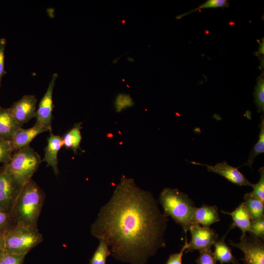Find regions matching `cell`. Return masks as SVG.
<instances>
[{
  "mask_svg": "<svg viewBox=\"0 0 264 264\" xmlns=\"http://www.w3.org/2000/svg\"><path fill=\"white\" fill-rule=\"evenodd\" d=\"M168 217L150 192L123 176L110 199L101 208L90 232L108 244L115 259L146 264L166 246Z\"/></svg>",
  "mask_w": 264,
  "mask_h": 264,
  "instance_id": "1",
  "label": "cell"
},
{
  "mask_svg": "<svg viewBox=\"0 0 264 264\" xmlns=\"http://www.w3.org/2000/svg\"><path fill=\"white\" fill-rule=\"evenodd\" d=\"M45 195L31 178L22 186L11 214L16 225L37 227Z\"/></svg>",
  "mask_w": 264,
  "mask_h": 264,
  "instance_id": "2",
  "label": "cell"
},
{
  "mask_svg": "<svg viewBox=\"0 0 264 264\" xmlns=\"http://www.w3.org/2000/svg\"><path fill=\"white\" fill-rule=\"evenodd\" d=\"M159 201L164 213L180 225L186 235L187 231L193 224L192 216L195 208L191 198L177 189L165 188L160 194Z\"/></svg>",
  "mask_w": 264,
  "mask_h": 264,
  "instance_id": "3",
  "label": "cell"
},
{
  "mask_svg": "<svg viewBox=\"0 0 264 264\" xmlns=\"http://www.w3.org/2000/svg\"><path fill=\"white\" fill-rule=\"evenodd\" d=\"M42 162L38 153L27 146L14 152L9 162L3 164L22 186L32 178Z\"/></svg>",
  "mask_w": 264,
  "mask_h": 264,
  "instance_id": "4",
  "label": "cell"
},
{
  "mask_svg": "<svg viewBox=\"0 0 264 264\" xmlns=\"http://www.w3.org/2000/svg\"><path fill=\"white\" fill-rule=\"evenodd\" d=\"M6 252L26 255L43 240L37 227L17 225L4 236Z\"/></svg>",
  "mask_w": 264,
  "mask_h": 264,
  "instance_id": "5",
  "label": "cell"
},
{
  "mask_svg": "<svg viewBox=\"0 0 264 264\" xmlns=\"http://www.w3.org/2000/svg\"><path fill=\"white\" fill-rule=\"evenodd\" d=\"M22 187L4 165L0 168V211L11 213Z\"/></svg>",
  "mask_w": 264,
  "mask_h": 264,
  "instance_id": "6",
  "label": "cell"
},
{
  "mask_svg": "<svg viewBox=\"0 0 264 264\" xmlns=\"http://www.w3.org/2000/svg\"><path fill=\"white\" fill-rule=\"evenodd\" d=\"M229 244L242 251L244 264H264V244L262 239L245 235L241 237L240 242L230 241Z\"/></svg>",
  "mask_w": 264,
  "mask_h": 264,
  "instance_id": "7",
  "label": "cell"
},
{
  "mask_svg": "<svg viewBox=\"0 0 264 264\" xmlns=\"http://www.w3.org/2000/svg\"><path fill=\"white\" fill-rule=\"evenodd\" d=\"M188 230L190 232L191 239L188 242L186 253L194 250L201 251L211 248L218 239V235L216 231L210 227L193 224Z\"/></svg>",
  "mask_w": 264,
  "mask_h": 264,
  "instance_id": "8",
  "label": "cell"
},
{
  "mask_svg": "<svg viewBox=\"0 0 264 264\" xmlns=\"http://www.w3.org/2000/svg\"><path fill=\"white\" fill-rule=\"evenodd\" d=\"M58 77L56 73L53 74L47 90L41 100L36 110V122L48 131H52V112L54 108L53 91L55 81Z\"/></svg>",
  "mask_w": 264,
  "mask_h": 264,
  "instance_id": "9",
  "label": "cell"
},
{
  "mask_svg": "<svg viewBox=\"0 0 264 264\" xmlns=\"http://www.w3.org/2000/svg\"><path fill=\"white\" fill-rule=\"evenodd\" d=\"M37 99L34 95H25L9 108L15 119L21 125L36 117Z\"/></svg>",
  "mask_w": 264,
  "mask_h": 264,
  "instance_id": "10",
  "label": "cell"
},
{
  "mask_svg": "<svg viewBox=\"0 0 264 264\" xmlns=\"http://www.w3.org/2000/svg\"><path fill=\"white\" fill-rule=\"evenodd\" d=\"M192 164L205 166L209 172L217 173L230 181L239 186H247L253 187L254 184L250 182L245 176L236 168L230 165L226 161L210 165L194 161H189Z\"/></svg>",
  "mask_w": 264,
  "mask_h": 264,
  "instance_id": "11",
  "label": "cell"
},
{
  "mask_svg": "<svg viewBox=\"0 0 264 264\" xmlns=\"http://www.w3.org/2000/svg\"><path fill=\"white\" fill-rule=\"evenodd\" d=\"M48 130L44 127L35 124L28 129H19L14 137L10 141L12 150L15 152L19 150L29 146L32 141L39 134Z\"/></svg>",
  "mask_w": 264,
  "mask_h": 264,
  "instance_id": "12",
  "label": "cell"
},
{
  "mask_svg": "<svg viewBox=\"0 0 264 264\" xmlns=\"http://www.w3.org/2000/svg\"><path fill=\"white\" fill-rule=\"evenodd\" d=\"M50 134L47 139V144L44 149V155L43 160L45 161L47 166H50L54 173L57 176L59 174L58 166V154L64 146L62 138L58 135L54 134L52 131H49Z\"/></svg>",
  "mask_w": 264,
  "mask_h": 264,
  "instance_id": "13",
  "label": "cell"
},
{
  "mask_svg": "<svg viewBox=\"0 0 264 264\" xmlns=\"http://www.w3.org/2000/svg\"><path fill=\"white\" fill-rule=\"evenodd\" d=\"M220 221L219 210L216 206L203 204L198 208L195 207L192 216L193 224L210 227Z\"/></svg>",
  "mask_w": 264,
  "mask_h": 264,
  "instance_id": "14",
  "label": "cell"
},
{
  "mask_svg": "<svg viewBox=\"0 0 264 264\" xmlns=\"http://www.w3.org/2000/svg\"><path fill=\"white\" fill-rule=\"evenodd\" d=\"M21 125L11 113L9 108L0 107V137L11 141Z\"/></svg>",
  "mask_w": 264,
  "mask_h": 264,
  "instance_id": "15",
  "label": "cell"
},
{
  "mask_svg": "<svg viewBox=\"0 0 264 264\" xmlns=\"http://www.w3.org/2000/svg\"><path fill=\"white\" fill-rule=\"evenodd\" d=\"M221 212L232 217L233 223L231 227L240 228L242 232L241 237L246 235V233L248 232L252 219L244 202H242L231 212L223 210H221Z\"/></svg>",
  "mask_w": 264,
  "mask_h": 264,
  "instance_id": "16",
  "label": "cell"
},
{
  "mask_svg": "<svg viewBox=\"0 0 264 264\" xmlns=\"http://www.w3.org/2000/svg\"><path fill=\"white\" fill-rule=\"evenodd\" d=\"M224 239L225 236L218 239L213 244L215 248L213 254L216 261H219L220 264H240L232 254L231 249L225 243Z\"/></svg>",
  "mask_w": 264,
  "mask_h": 264,
  "instance_id": "17",
  "label": "cell"
},
{
  "mask_svg": "<svg viewBox=\"0 0 264 264\" xmlns=\"http://www.w3.org/2000/svg\"><path fill=\"white\" fill-rule=\"evenodd\" d=\"M82 123H76L74 126L66 132L63 136L62 140L64 146L67 149L72 150L76 154L80 148L82 140L81 129Z\"/></svg>",
  "mask_w": 264,
  "mask_h": 264,
  "instance_id": "18",
  "label": "cell"
},
{
  "mask_svg": "<svg viewBox=\"0 0 264 264\" xmlns=\"http://www.w3.org/2000/svg\"><path fill=\"white\" fill-rule=\"evenodd\" d=\"M244 200L252 220H256L264 216V202L250 193L245 195Z\"/></svg>",
  "mask_w": 264,
  "mask_h": 264,
  "instance_id": "19",
  "label": "cell"
},
{
  "mask_svg": "<svg viewBox=\"0 0 264 264\" xmlns=\"http://www.w3.org/2000/svg\"><path fill=\"white\" fill-rule=\"evenodd\" d=\"M260 132L259 139L255 144L253 148L250 153L247 161L241 166H247L251 168L255 158L259 154L264 152V116L261 118L260 124Z\"/></svg>",
  "mask_w": 264,
  "mask_h": 264,
  "instance_id": "20",
  "label": "cell"
},
{
  "mask_svg": "<svg viewBox=\"0 0 264 264\" xmlns=\"http://www.w3.org/2000/svg\"><path fill=\"white\" fill-rule=\"evenodd\" d=\"M99 241V244L89 261V264H106L107 257L111 255L108 244L102 240Z\"/></svg>",
  "mask_w": 264,
  "mask_h": 264,
  "instance_id": "21",
  "label": "cell"
},
{
  "mask_svg": "<svg viewBox=\"0 0 264 264\" xmlns=\"http://www.w3.org/2000/svg\"><path fill=\"white\" fill-rule=\"evenodd\" d=\"M254 103L259 112L264 111V72L257 78V84L254 88Z\"/></svg>",
  "mask_w": 264,
  "mask_h": 264,
  "instance_id": "22",
  "label": "cell"
},
{
  "mask_svg": "<svg viewBox=\"0 0 264 264\" xmlns=\"http://www.w3.org/2000/svg\"><path fill=\"white\" fill-rule=\"evenodd\" d=\"M229 6V3L228 2V0H208L206 1L204 3L199 5L196 8L192 9L186 13L176 16V19H180L183 17L188 15L193 12L199 10L203 8L218 7H221L222 8H223L224 7H228Z\"/></svg>",
  "mask_w": 264,
  "mask_h": 264,
  "instance_id": "23",
  "label": "cell"
},
{
  "mask_svg": "<svg viewBox=\"0 0 264 264\" xmlns=\"http://www.w3.org/2000/svg\"><path fill=\"white\" fill-rule=\"evenodd\" d=\"M16 225L11 213L0 211V238L4 237Z\"/></svg>",
  "mask_w": 264,
  "mask_h": 264,
  "instance_id": "24",
  "label": "cell"
},
{
  "mask_svg": "<svg viewBox=\"0 0 264 264\" xmlns=\"http://www.w3.org/2000/svg\"><path fill=\"white\" fill-rule=\"evenodd\" d=\"M134 105L133 101L130 95L125 93L118 94L114 100V107L117 112L127 108L132 107Z\"/></svg>",
  "mask_w": 264,
  "mask_h": 264,
  "instance_id": "25",
  "label": "cell"
},
{
  "mask_svg": "<svg viewBox=\"0 0 264 264\" xmlns=\"http://www.w3.org/2000/svg\"><path fill=\"white\" fill-rule=\"evenodd\" d=\"M13 153L10 141L0 137V163L5 164L9 162Z\"/></svg>",
  "mask_w": 264,
  "mask_h": 264,
  "instance_id": "26",
  "label": "cell"
},
{
  "mask_svg": "<svg viewBox=\"0 0 264 264\" xmlns=\"http://www.w3.org/2000/svg\"><path fill=\"white\" fill-rule=\"evenodd\" d=\"M248 232L253 236L264 240V216L256 220H252Z\"/></svg>",
  "mask_w": 264,
  "mask_h": 264,
  "instance_id": "27",
  "label": "cell"
},
{
  "mask_svg": "<svg viewBox=\"0 0 264 264\" xmlns=\"http://www.w3.org/2000/svg\"><path fill=\"white\" fill-rule=\"evenodd\" d=\"M260 178L259 181L253 185V191L250 194L264 202V169L261 167L259 171Z\"/></svg>",
  "mask_w": 264,
  "mask_h": 264,
  "instance_id": "28",
  "label": "cell"
},
{
  "mask_svg": "<svg viewBox=\"0 0 264 264\" xmlns=\"http://www.w3.org/2000/svg\"><path fill=\"white\" fill-rule=\"evenodd\" d=\"M25 256L6 252L0 260V264H23Z\"/></svg>",
  "mask_w": 264,
  "mask_h": 264,
  "instance_id": "29",
  "label": "cell"
},
{
  "mask_svg": "<svg viewBox=\"0 0 264 264\" xmlns=\"http://www.w3.org/2000/svg\"><path fill=\"white\" fill-rule=\"evenodd\" d=\"M200 254L196 260L197 264H216L217 261L215 258L211 248L199 251Z\"/></svg>",
  "mask_w": 264,
  "mask_h": 264,
  "instance_id": "30",
  "label": "cell"
},
{
  "mask_svg": "<svg viewBox=\"0 0 264 264\" xmlns=\"http://www.w3.org/2000/svg\"><path fill=\"white\" fill-rule=\"evenodd\" d=\"M188 242L187 240L186 235L185 236V242L182 246L180 251L178 253H176L170 255L166 264H182V259L184 251L187 249Z\"/></svg>",
  "mask_w": 264,
  "mask_h": 264,
  "instance_id": "31",
  "label": "cell"
},
{
  "mask_svg": "<svg viewBox=\"0 0 264 264\" xmlns=\"http://www.w3.org/2000/svg\"><path fill=\"white\" fill-rule=\"evenodd\" d=\"M6 41L5 38L0 39V88L1 86V80L3 76L6 74L4 70V51Z\"/></svg>",
  "mask_w": 264,
  "mask_h": 264,
  "instance_id": "32",
  "label": "cell"
},
{
  "mask_svg": "<svg viewBox=\"0 0 264 264\" xmlns=\"http://www.w3.org/2000/svg\"><path fill=\"white\" fill-rule=\"evenodd\" d=\"M6 253L4 237L0 238V260Z\"/></svg>",
  "mask_w": 264,
  "mask_h": 264,
  "instance_id": "33",
  "label": "cell"
},
{
  "mask_svg": "<svg viewBox=\"0 0 264 264\" xmlns=\"http://www.w3.org/2000/svg\"><path fill=\"white\" fill-rule=\"evenodd\" d=\"M127 60L129 61V62H134V59L132 58H131V57H128L127 58Z\"/></svg>",
  "mask_w": 264,
  "mask_h": 264,
  "instance_id": "34",
  "label": "cell"
},
{
  "mask_svg": "<svg viewBox=\"0 0 264 264\" xmlns=\"http://www.w3.org/2000/svg\"><path fill=\"white\" fill-rule=\"evenodd\" d=\"M122 21V23H125V21L123 20V21Z\"/></svg>",
  "mask_w": 264,
  "mask_h": 264,
  "instance_id": "35",
  "label": "cell"
}]
</instances>
